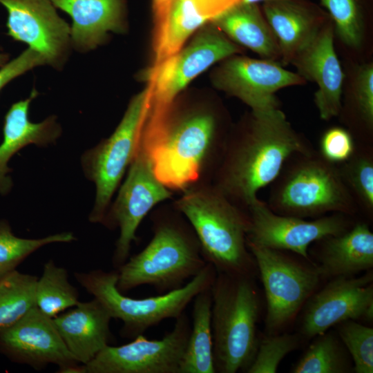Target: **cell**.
<instances>
[{"label": "cell", "instance_id": "cell-1", "mask_svg": "<svg viewBox=\"0 0 373 373\" xmlns=\"http://www.w3.org/2000/svg\"><path fill=\"white\" fill-rule=\"evenodd\" d=\"M227 137L212 112L181 111L174 102L163 108L148 107L139 144L160 181L172 191L182 192L198 182H211Z\"/></svg>", "mask_w": 373, "mask_h": 373}, {"label": "cell", "instance_id": "cell-35", "mask_svg": "<svg viewBox=\"0 0 373 373\" xmlns=\"http://www.w3.org/2000/svg\"><path fill=\"white\" fill-rule=\"evenodd\" d=\"M298 345L294 334H273L263 337L258 343L254 357L247 369L248 373H274L281 361Z\"/></svg>", "mask_w": 373, "mask_h": 373}, {"label": "cell", "instance_id": "cell-18", "mask_svg": "<svg viewBox=\"0 0 373 373\" xmlns=\"http://www.w3.org/2000/svg\"><path fill=\"white\" fill-rule=\"evenodd\" d=\"M334 32L332 23L327 21L290 62L296 68L297 74L318 86L314 104L323 120L339 115L343 106L345 75L334 50Z\"/></svg>", "mask_w": 373, "mask_h": 373}, {"label": "cell", "instance_id": "cell-33", "mask_svg": "<svg viewBox=\"0 0 373 373\" xmlns=\"http://www.w3.org/2000/svg\"><path fill=\"white\" fill-rule=\"evenodd\" d=\"M338 334L354 362L356 373L373 372V329L354 320L341 323Z\"/></svg>", "mask_w": 373, "mask_h": 373}, {"label": "cell", "instance_id": "cell-3", "mask_svg": "<svg viewBox=\"0 0 373 373\" xmlns=\"http://www.w3.org/2000/svg\"><path fill=\"white\" fill-rule=\"evenodd\" d=\"M173 206L190 224L204 260L217 273L254 277L257 267L247 244V210L232 203L211 182L186 188Z\"/></svg>", "mask_w": 373, "mask_h": 373}, {"label": "cell", "instance_id": "cell-28", "mask_svg": "<svg viewBox=\"0 0 373 373\" xmlns=\"http://www.w3.org/2000/svg\"><path fill=\"white\" fill-rule=\"evenodd\" d=\"M352 98L342 109L356 142L373 144V65L361 66L356 71Z\"/></svg>", "mask_w": 373, "mask_h": 373}, {"label": "cell", "instance_id": "cell-7", "mask_svg": "<svg viewBox=\"0 0 373 373\" xmlns=\"http://www.w3.org/2000/svg\"><path fill=\"white\" fill-rule=\"evenodd\" d=\"M216 275L215 267L207 263L180 288L155 296L135 298L117 289V271L75 273L79 283L105 307L112 318L122 321V336L132 338L165 319L178 318L197 294L211 287Z\"/></svg>", "mask_w": 373, "mask_h": 373}, {"label": "cell", "instance_id": "cell-4", "mask_svg": "<svg viewBox=\"0 0 373 373\" xmlns=\"http://www.w3.org/2000/svg\"><path fill=\"white\" fill-rule=\"evenodd\" d=\"M174 210L153 216L150 242L117 269L120 291L146 285L163 294L182 287L207 263L190 224Z\"/></svg>", "mask_w": 373, "mask_h": 373}, {"label": "cell", "instance_id": "cell-12", "mask_svg": "<svg viewBox=\"0 0 373 373\" xmlns=\"http://www.w3.org/2000/svg\"><path fill=\"white\" fill-rule=\"evenodd\" d=\"M191 330L184 312L173 328L161 339L144 334L120 346L106 345L84 365L86 373H180V363Z\"/></svg>", "mask_w": 373, "mask_h": 373}, {"label": "cell", "instance_id": "cell-8", "mask_svg": "<svg viewBox=\"0 0 373 373\" xmlns=\"http://www.w3.org/2000/svg\"><path fill=\"white\" fill-rule=\"evenodd\" d=\"M148 106L146 87L131 99L112 135L82 157L85 175L96 187L95 204L89 216L92 222H103L112 196L132 162Z\"/></svg>", "mask_w": 373, "mask_h": 373}, {"label": "cell", "instance_id": "cell-39", "mask_svg": "<svg viewBox=\"0 0 373 373\" xmlns=\"http://www.w3.org/2000/svg\"><path fill=\"white\" fill-rule=\"evenodd\" d=\"M9 56L7 54L0 53V66L6 64Z\"/></svg>", "mask_w": 373, "mask_h": 373}, {"label": "cell", "instance_id": "cell-25", "mask_svg": "<svg viewBox=\"0 0 373 373\" xmlns=\"http://www.w3.org/2000/svg\"><path fill=\"white\" fill-rule=\"evenodd\" d=\"M236 44L246 47L263 59H280L276 38L256 3L242 1L212 22Z\"/></svg>", "mask_w": 373, "mask_h": 373}, {"label": "cell", "instance_id": "cell-16", "mask_svg": "<svg viewBox=\"0 0 373 373\" xmlns=\"http://www.w3.org/2000/svg\"><path fill=\"white\" fill-rule=\"evenodd\" d=\"M8 12V35L28 45L46 64L59 68L66 58L70 28L51 0H0Z\"/></svg>", "mask_w": 373, "mask_h": 373}, {"label": "cell", "instance_id": "cell-17", "mask_svg": "<svg viewBox=\"0 0 373 373\" xmlns=\"http://www.w3.org/2000/svg\"><path fill=\"white\" fill-rule=\"evenodd\" d=\"M372 274L334 278L307 303L301 332L312 338L346 321L373 318Z\"/></svg>", "mask_w": 373, "mask_h": 373}, {"label": "cell", "instance_id": "cell-15", "mask_svg": "<svg viewBox=\"0 0 373 373\" xmlns=\"http://www.w3.org/2000/svg\"><path fill=\"white\" fill-rule=\"evenodd\" d=\"M0 352L12 361L41 367L49 363L59 372L84 373L70 354L53 319L37 307L16 323L0 329Z\"/></svg>", "mask_w": 373, "mask_h": 373}, {"label": "cell", "instance_id": "cell-21", "mask_svg": "<svg viewBox=\"0 0 373 373\" xmlns=\"http://www.w3.org/2000/svg\"><path fill=\"white\" fill-rule=\"evenodd\" d=\"M72 19L70 40L76 49L87 51L103 44L108 32H124V0H51Z\"/></svg>", "mask_w": 373, "mask_h": 373}, {"label": "cell", "instance_id": "cell-29", "mask_svg": "<svg viewBox=\"0 0 373 373\" xmlns=\"http://www.w3.org/2000/svg\"><path fill=\"white\" fill-rule=\"evenodd\" d=\"M78 303V292L69 283L66 270L49 260L44 265L42 275L37 283L38 309L53 318Z\"/></svg>", "mask_w": 373, "mask_h": 373}, {"label": "cell", "instance_id": "cell-13", "mask_svg": "<svg viewBox=\"0 0 373 373\" xmlns=\"http://www.w3.org/2000/svg\"><path fill=\"white\" fill-rule=\"evenodd\" d=\"M250 228L247 242L294 252L308 260L310 244L349 229L354 217L334 213L312 220L274 213L258 198L247 208Z\"/></svg>", "mask_w": 373, "mask_h": 373}, {"label": "cell", "instance_id": "cell-19", "mask_svg": "<svg viewBox=\"0 0 373 373\" xmlns=\"http://www.w3.org/2000/svg\"><path fill=\"white\" fill-rule=\"evenodd\" d=\"M73 307L52 319L70 354L86 365L108 345L112 317L95 298L88 302L79 301Z\"/></svg>", "mask_w": 373, "mask_h": 373}, {"label": "cell", "instance_id": "cell-9", "mask_svg": "<svg viewBox=\"0 0 373 373\" xmlns=\"http://www.w3.org/2000/svg\"><path fill=\"white\" fill-rule=\"evenodd\" d=\"M241 51L213 23L207 24L186 47L144 74L149 90V106L159 108L171 105L195 77L213 64Z\"/></svg>", "mask_w": 373, "mask_h": 373}, {"label": "cell", "instance_id": "cell-27", "mask_svg": "<svg viewBox=\"0 0 373 373\" xmlns=\"http://www.w3.org/2000/svg\"><path fill=\"white\" fill-rule=\"evenodd\" d=\"M352 155L338 164L359 213L373 217V144L357 143Z\"/></svg>", "mask_w": 373, "mask_h": 373}, {"label": "cell", "instance_id": "cell-14", "mask_svg": "<svg viewBox=\"0 0 373 373\" xmlns=\"http://www.w3.org/2000/svg\"><path fill=\"white\" fill-rule=\"evenodd\" d=\"M305 81L276 60L235 55L224 59L212 77L216 88L238 98L256 113L278 108L276 93Z\"/></svg>", "mask_w": 373, "mask_h": 373}, {"label": "cell", "instance_id": "cell-26", "mask_svg": "<svg viewBox=\"0 0 373 373\" xmlns=\"http://www.w3.org/2000/svg\"><path fill=\"white\" fill-rule=\"evenodd\" d=\"M192 322L180 373H216L211 327V288L193 298Z\"/></svg>", "mask_w": 373, "mask_h": 373}, {"label": "cell", "instance_id": "cell-5", "mask_svg": "<svg viewBox=\"0 0 373 373\" xmlns=\"http://www.w3.org/2000/svg\"><path fill=\"white\" fill-rule=\"evenodd\" d=\"M270 185L266 203L280 215L304 218L341 213L354 218L359 213L338 164L316 149L291 155Z\"/></svg>", "mask_w": 373, "mask_h": 373}, {"label": "cell", "instance_id": "cell-38", "mask_svg": "<svg viewBox=\"0 0 373 373\" xmlns=\"http://www.w3.org/2000/svg\"><path fill=\"white\" fill-rule=\"evenodd\" d=\"M173 0H152L154 33L156 35L162 28L169 15Z\"/></svg>", "mask_w": 373, "mask_h": 373}, {"label": "cell", "instance_id": "cell-11", "mask_svg": "<svg viewBox=\"0 0 373 373\" xmlns=\"http://www.w3.org/2000/svg\"><path fill=\"white\" fill-rule=\"evenodd\" d=\"M173 194L157 178L149 156L138 142L126 178L102 222L108 228L119 229L113 257L116 268L127 260L145 216L157 204L171 199Z\"/></svg>", "mask_w": 373, "mask_h": 373}, {"label": "cell", "instance_id": "cell-2", "mask_svg": "<svg viewBox=\"0 0 373 373\" xmlns=\"http://www.w3.org/2000/svg\"><path fill=\"white\" fill-rule=\"evenodd\" d=\"M314 149L279 108L261 113L251 111L238 128L228 135L211 182L232 203L246 210L258 198V191L276 178L291 155Z\"/></svg>", "mask_w": 373, "mask_h": 373}, {"label": "cell", "instance_id": "cell-34", "mask_svg": "<svg viewBox=\"0 0 373 373\" xmlns=\"http://www.w3.org/2000/svg\"><path fill=\"white\" fill-rule=\"evenodd\" d=\"M334 22V28L347 46L360 47L363 37V18L356 0H320Z\"/></svg>", "mask_w": 373, "mask_h": 373}, {"label": "cell", "instance_id": "cell-36", "mask_svg": "<svg viewBox=\"0 0 373 373\" xmlns=\"http://www.w3.org/2000/svg\"><path fill=\"white\" fill-rule=\"evenodd\" d=\"M356 144L353 135L347 128L332 126L322 134L318 151L329 162L339 164L352 155Z\"/></svg>", "mask_w": 373, "mask_h": 373}, {"label": "cell", "instance_id": "cell-10", "mask_svg": "<svg viewBox=\"0 0 373 373\" xmlns=\"http://www.w3.org/2000/svg\"><path fill=\"white\" fill-rule=\"evenodd\" d=\"M265 289L267 328L273 332L291 321L321 278L317 267L305 265L283 253L247 242Z\"/></svg>", "mask_w": 373, "mask_h": 373}, {"label": "cell", "instance_id": "cell-31", "mask_svg": "<svg viewBox=\"0 0 373 373\" xmlns=\"http://www.w3.org/2000/svg\"><path fill=\"white\" fill-rule=\"evenodd\" d=\"M299 361L291 370L293 373H343L349 370L347 356L340 339L332 332L315 336Z\"/></svg>", "mask_w": 373, "mask_h": 373}, {"label": "cell", "instance_id": "cell-20", "mask_svg": "<svg viewBox=\"0 0 373 373\" xmlns=\"http://www.w3.org/2000/svg\"><path fill=\"white\" fill-rule=\"evenodd\" d=\"M262 11L276 38L283 64H290L327 22L320 11L300 0L265 1Z\"/></svg>", "mask_w": 373, "mask_h": 373}, {"label": "cell", "instance_id": "cell-40", "mask_svg": "<svg viewBox=\"0 0 373 373\" xmlns=\"http://www.w3.org/2000/svg\"><path fill=\"white\" fill-rule=\"evenodd\" d=\"M274 1V0H242V2L245 3H256L260 1L265 2V1Z\"/></svg>", "mask_w": 373, "mask_h": 373}, {"label": "cell", "instance_id": "cell-37", "mask_svg": "<svg viewBox=\"0 0 373 373\" xmlns=\"http://www.w3.org/2000/svg\"><path fill=\"white\" fill-rule=\"evenodd\" d=\"M46 64L41 55L28 48L0 69V90L8 82L35 66Z\"/></svg>", "mask_w": 373, "mask_h": 373}, {"label": "cell", "instance_id": "cell-24", "mask_svg": "<svg viewBox=\"0 0 373 373\" xmlns=\"http://www.w3.org/2000/svg\"><path fill=\"white\" fill-rule=\"evenodd\" d=\"M318 242L321 278L352 276L373 267V233L365 221L355 222L345 232Z\"/></svg>", "mask_w": 373, "mask_h": 373}, {"label": "cell", "instance_id": "cell-22", "mask_svg": "<svg viewBox=\"0 0 373 373\" xmlns=\"http://www.w3.org/2000/svg\"><path fill=\"white\" fill-rule=\"evenodd\" d=\"M242 0H173L161 30L153 35V64L178 52L190 36Z\"/></svg>", "mask_w": 373, "mask_h": 373}, {"label": "cell", "instance_id": "cell-6", "mask_svg": "<svg viewBox=\"0 0 373 373\" xmlns=\"http://www.w3.org/2000/svg\"><path fill=\"white\" fill-rule=\"evenodd\" d=\"M211 291L216 372L247 370L258 343L260 299L253 277L217 273Z\"/></svg>", "mask_w": 373, "mask_h": 373}, {"label": "cell", "instance_id": "cell-23", "mask_svg": "<svg viewBox=\"0 0 373 373\" xmlns=\"http://www.w3.org/2000/svg\"><path fill=\"white\" fill-rule=\"evenodd\" d=\"M38 93L33 89L30 97L13 104L7 112L3 125V140L0 144V193L6 194L12 186L10 159L24 146L34 144L45 146L55 142L61 133L55 117L50 116L39 123L28 119L29 106Z\"/></svg>", "mask_w": 373, "mask_h": 373}, {"label": "cell", "instance_id": "cell-32", "mask_svg": "<svg viewBox=\"0 0 373 373\" xmlns=\"http://www.w3.org/2000/svg\"><path fill=\"white\" fill-rule=\"evenodd\" d=\"M75 240L71 232H62L39 239L21 238L15 236L8 222L0 220V279L16 269L26 257L40 247L55 242Z\"/></svg>", "mask_w": 373, "mask_h": 373}, {"label": "cell", "instance_id": "cell-30", "mask_svg": "<svg viewBox=\"0 0 373 373\" xmlns=\"http://www.w3.org/2000/svg\"><path fill=\"white\" fill-rule=\"evenodd\" d=\"M37 280L16 269L0 279V329L16 323L37 307Z\"/></svg>", "mask_w": 373, "mask_h": 373}]
</instances>
